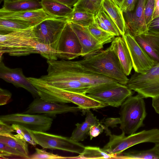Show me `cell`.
Returning a JSON list of instances; mask_svg holds the SVG:
<instances>
[{"label":"cell","instance_id":"obj_1","mask_svg":"<svg viewBox=\"0 0 159 159\" xmlns=\"http://www.w3.org/2000/svg\"><path fill=\"white\" fill-rule=\"evenodd\" d=\"M47 63L48 73L40 78L45 81L59 79L74 80L89 86L91 88L89 90L117 82L89 70L78 61L61 59L60 60H47Z\"/></svg>","mask_w":159,"mask_h":159},{"label":"cell","instance_id":"obj_2","mask_svg":"<svg viewBox=\"0 0 159 159\" xmlns=\"http://www.w3.org/2000/svg\"><path fill=\"white\" fill-rule=\"evenodd\" d=\"M89 70L126 85L129 80L118 59L110 46L83 57L78 61Z\"/></svg>","mask_w":159,"mask_h":159},{"label":"cell","instance_id":"obj_3","mask_svg":"<svg viewBox=\"0 0 159 159\" xmlns=\"http://www.w3.org/2000/svg\"><path fill=\"white\" fill-rule=\"evenodd\" d=\"M34 86L39 96L47 101L62 104L72 102L83 110L97 109L108 105L86 94L72 92L51 85L40 78L36 80Z\"/></svg>","mask_w":159,"mask_h":159},{"label":"cell","instance_id":"obj_4","mask_svg":"<svg viewBox=\"0 0 159 159\" xmlns=\"http://www.w3.org/2000/svg\"><path fill=\"white\" fill-rule=\"evenodd\" d=\"M4 53L17 57L37 53L47 60H57L59 52L49 46L38 42L32 31L17 37L5 46L0 48V56Z\"/></svg>","mask_w":159,"mask_h":159},{"label":"cell","instance_id":"obj_5","mask_svg":"<svg viewBox=\"0 0 159 159\" xmlns=\"http://www.w3.org/2000/svg\"><path fill=\"white\" fill-rule=\"evenodd\" d=\"M120 128L128 135L135 133L144 126L147 112L144 98L139 94L128 98L121 105Z\"/></svg>","mask_w":159,"mask_h":159},{"label":"cell","instance_id":"obj_6","mask_svg":"<svg viewBox=\"0 0 159 159\" xmlns=\"http://www.w3.org/2000/svg\"><path fill=\"white\" fill-rule=\"evenodd\" d=\"M122 132L120 135L111 134L108 142L102 149L108 154L116 156L121 154L127 148L143 143H159V129L143 130L128 136Z\"/></svg>","mask_w":159,"mask_h":159},{"label":"cell","instance_id":"obj_7","mask_svg":"<svg viewBox=\"0 0 159 159\" xmlns=\"http://www.w3.org/2000/svg\"><path fill=\"white\" fill-rule=\"evenodd\" d=\"M126 85L144 98L159 95V63L143 73L135 72Z\"/></svg>","mask_w":159,"mask_h":159},{"label":"cell","instance_id":"obj_8","mask_svg":"<svg viewBox=\"0 0 159 159\" xmlns=\"http://www.w3.org/2000/svg\"><path fill=\"white\" fill-rule=\"evenodd\" d=\"M133 93L126 85L116 82L89 90L86 94L108 106L118 107Z\"/></svg>","mask_w":159,"mask_h":159},{"label":"cell","instance_id":"obj_9","mask_svg":"<svg viewBox=\"0 0 159 159\" xmlns=\"http://www.w3.org/2000/svg\"><path fill=\"white\" fill-rule=\"evenodd\" d=\"M68 23L67 19L66 18L50 17L43 20L34 26L36 40L56 50L62 33Z\"/></svg>","mask_w":159,"mask_h":159},{"label":"cell","instance_id":"obj_10","mask_svg":"<svg viewBox=\"0 0 159 159\" xmlns=\"http://www.w3.org/2000/svg\"><path fill=\"white\" fill-rule=\"evenodd\" d=\"M30 130L37 144L43 149L58 150L80 154L85 148L83 144L73 140L70 137L45 132Z\"/></svg>","mask_w":159,"mask_h":159},{"label":"cell","instance_id":"obj_11","mask_svg":"<svg viewBox=\"0 0 159 159\" xmlns=\"http://www.w3.org/2000/svg\"><path fill=\"white\" fill-rule=\"evenodd\" d=\"M0 120L9 124H16L30 130L45 132L50 128L53 119L43 115L14 113L0 116Z\"/></svg>","mask_w":159,"mask_h":159},{"label":"cell","instance_id":"obj_12","mask_svg":"<svg viewBox=\"0 0 159 159\" xmlns=\"http://www.w3.org/2000/svg\"><path fill=\"white\" fill-rule=\"evenodd\" d=\"M83 110L80 107L44 100L39 97L35 98L23 113L42 114L48 117L68 112H75Z\"/></svg>","mask_w":159,"mask_h":159},{"label":"cell","instance_id":"obj_13","mask_svg":"<svg viewBox=\"0 0 159 159\" xmlns=\"http://www.w3.org/2000/svg\"><path fill=\"white\" fill-rule=\"evenodd\" d=\"M56 50L58 57L70 60L81 56L82 48L78 38L68 23L60 37Z\"/></svg>","mask_w":159,"mask_h":159},{"label":"cell","instance_id":"obj_14","mask_svg":"<svg viewBox=\"0 0 159 159\" xmlns=\"http://www.w3.org/2000/svg\"><path fill=\"white\" fill-rule=\"evenodd\" d=\"M122 37L129 51L135 72L143 73L156 64L136 42L128 29Z\"/></svg>","mask_w":159,"mask_h":159},{"label":"cell","instance_id":"obj_15","mask_svg":"<svg viewBox=\"0 0 159 159\" xmlns=\"http://www.w3.org/2000/svg\"><path fill=\"white\" fill-rule=\"evenodd\" d=\"M0 56V78L17 88H23L35 98L39 97L36 88L24 75L21 68H11L7 66Z\"/></svg>","mask_w":159,"mask_h":159},{"label":"cell","instance_id":"obj_16","mask_svg":"<svg viewBox=\"0 0 159 159\" xmlns=\"http://www.w3.org/2000/svg\"><path fill=\"white\" fill-rule=\"evenodd\" d=\"M146 0H137L133 12L124 13L127 29L133 36L148 31L144 16Z\"/></svg>","mask_w":159,"mask_h":159},{"label":"cell","instance_id":"obj_17","mask_svg":"<svg viewBox=\"0 0 159 159\" xmlns=\"http://www.w3.org/2000/svg\"><path fill=\"white\" fill-rule=\"evenodd\" d=\"M50 17L43 8L19 12H11L0 9V18L12 20L32 26Z\"/></svg>","mask_w":159,"mask_h":159},{"label":"cell","instance_id":"obj_18","mask_svg":"<svg viewBox=\"0 0 159 159\" xmlns=\"http://www.w3.org/2000/svg\"><path fill=\"white\" fill-rule=\"evenodd\" d=\"M68 23L77 35L81 45V56L84 57L102 49L103 45L92 35L88 27H83L72 22Z\"/></svg>","mask_w":159,"mask_h":159},{"label":"cell","instance_id":"obj_19","mask_svg":"<svg viewBox=\"0 0 159 159\" xmlns=\"http://www.w3.org/2000/svg\"><path fill=\"white\" fill-rule=\"evenodd\" d=\"M133 36L155 64L159 63V34L148 31Z\"/></svg>","mask_w":159,"mask_h":159},{"label":"cell","instance_id":"obj_20","mask_svg":"<svg viewBox=\"0 0 159 159\" xmlns=\"http://www.w3.org/2000/svg\"><path fill=\"white\" fill-rule=\"evenodd\" d=\"M110 46L117 57L124 72L126 76L129 75L133 68V63L124 39L120 36L115 38Z\"/></svg>","mask_w":159,"mask_h":159},{"label":"cell","instance_id":"obj_21","mask_svg":"<svg viewBox=\"0 0 159 159\" xmlns=\"http://www.w3.org/2000/svg\"><path fill=\"white\" fill-rule=\"evenodd\" d=\"M86 113L84 121L81 123L75 124L76 127L73 131L70 138L77 142L82 141L85 139L89 135L91 126L100 122L97 118L90 109L84 110Z\"/></svg>","mask_w":159,"mask_h":159},{"label":"cell","instance_id":"obj_22","mask_svg":"<svg viewBox=\"0 0 159 159\" xmlns=\"http://www.w3.org/2000/svg\"><path fill=\"white\" fill-rule=\"evenodd\" d=\"M102 6L116 24L121 36H123L127 28L122 10L112 0H103Z\"/></svg>","mask_w":159,"mask_h":159},{"label":"cell","instance_id":"obj_23","mask_svg":"<svg viewBox=\"0 0 159 159\" xmlns=\"http://www.w3.org/2000/svg\"><path fill=\"white\" fill-rule=\"evenodd\" d=\"M0 9L11 12H19L43 8L40 0H4Z\"/></svg>","mask_w":159,"mask_h":159},{"label":"cell","instance_id":"obj_24","mask_svg":"<svg viewBox=\"0 0 159 159\" xmlns=\"http://www.w3.org/2000/svg\"><path fill=\"white\" fill-rule=\"evenodd\" d=\"M43 10L50 17L67 18L73 9L54 0H40Z\"/></svg>","mask_w":159,"mask_h":159},{"label":"cell","instance_id":"obj_25","mask_svg":"<svg viewBox=\"0 0 159 159\" xmlns=\"http://www.w3.org/2000/svg\"><path fill=\"white\" fill-rule=\"evenodd\" d=\"M0 142L15 149L23 155L26 159H30L27 142L18 134H12L6 136L0 135Z\"/></svg>","mask_w":159,"mask_h":159},{"label":"cell","instance_id":"obj_26","mask_svg":"<svg viewBox=\"0 0 159 159\" xmlns=\"http://www.w3.org/2000/svg\"><path fill=\"white\" fill-rule=\"evenodd\" d=\"M95 16L93 14L86 11L73 10L67 19L68 22L83 27H88L95 23Z\"/></svg>","mask_w":159,"mask_h":159},{"label":"cell","instance_id":"obj_27","mask_svg":"<svg viewBox=\"0 0 159 159\" xmlns=\"http://www.w3.org/2000/svg\"><path fill=\"white\" fill-rule=\"evenodd\" d=\"M115 157L107 154L99 147L89 146H85L78 156L68 157V159H110L115 158Z\"/></svg>","mask_w":159,"mask_h":159},{"label":"cell","instance_id":"obj_28","mask_svg":"<svg viewBox=\"0 0 159 159\" xmlns=\"http://www.w3.org/2000/svg\"><path fill=\"white\" fill-rule=\"evenodd\" d=\"M116 159H159V154L152 148L144 150H133L116 155Z\"/></svg>","mask_w":159,"mask_h":159},{"label":"cell","instance_id":"obj_29","mask_svg":"<svg viewBox=\"0 0 159 159\" xmlns=\"http://www.w3.org/2000/svg\"><path fill=\"white\" fill-rule=\"evenodd\" d=\"M103 0H79L73 10L86 11L96 16L101 8Z\"/></svg>","mask_w":159,"mask_h":159},{"label":"cell","instance_id":"obj_30","mask_svg":"<svg viewBox=\"0 0 159 159\" xmlns=\"http://www.w3.org/2000/svg\"><path fill=\"white\" fill-rule=\"evenodd\" d=\"M31 26L29 25L12 20L0 18V34H7Z\"/></svg>","mask_w":159,"mask_h":159},{"label":"cell","instance_id":"obj_31","mask_svg":"<svg viewBox=\"0 0 159 159\" xmlns=\"http://www.w3.org/2000/svg\"><path fill=\"white\" fill-rule=\"evenodd\" d=\"M88 28L92 35L103 45L112 42L116 36L100 28L95 23Z\"/></svg>","mask_w":159,"mask_h":159},{"label":"cell","instance_id":"obj_32","mask_svg":"<svg viewBox=\"0 0 159 159\" xmlns=\"http://www.w3.org/2000/svg\"><path fill=\"white\" fill-rule=\"evenodd\" d=\"M96 16L101 19L116 36H121L120 31L116 24L108 14L103 10L102 6Z\"/></svg>","mask_w":159,"mask_h":159},{"label":"cell","instance_id":"obj_33","mask_svg":"<svg viewBox=\"0 0 159 159\" xmlns=\"http://www.w3.org/2000/svg\"><path fill=\"white\" fill-rule=\"evenodd\" d=\"M0 159H26L15 149L0 142Z\"/></svg>","mask_w":159,"mask_h":159},{"label":"cell","instance_id":"obj_34","mask_svg":"<svg viewBox=\"0 0 159 159\" xmlns=\"http://www.w3.org/2000/svg\"><path fill=\"white\" fill-rule=\"evenodd\" d=\"M35 152L30 156V159H68V157L59 156L57 154L47 152L38 148H35Z\"/></svg>","mask_w":159,"mask_h":159},{"label":"cell","instance_id":"obj_35","mask_svg":"<svg viewBox=\"0 0 159 159\" xmlns=\"http://www.w3.org/2000/svg\"><path fill=\"white\" fill-rule=\"evenodd\" d=\"M155 0H146L144 7V16L148 27L152 19L154 11Z\"/></svg>","mask_w":159,"mask_h":159},{"label":"cell","instance_id":"obj_36","mask_svg":"<svg viewBox=\"0 0 159 159\" xmlns=\"http://www.w3.org/2000/svg\"><path fill=\"white\" fill-rule=\"evenodd\" d=\"M104 130H105L107 135H108L111 133L108 128L101 124V122L92 125L90 128L89 132V135L90 136V139L92 140L93 138L98 136Z\"/></svg>","mask_w":159,"mask_h":159},{"label":"cell","instance_id":"obj_37","mask_svg":"<svg viewBox=\"0 0 159 159\" xmlns=\"http://www.w3.org/2000/svg\"><path fill=\"white\" fill-rule=\"evenodd\" d=\"M137 0H123L120 8L124 13L134 10Z\"/></svg>","mask_w":159,"mask_h":159},{"label":"cell","instance_id":"obj_38","mask_svg":"<svg viewBox=\"0 0 159 159\" xmlns=\"http://www.w3.org/2000/svg\"><path fill=\"white\" fill-rule=\"evenodd\" d=\"M15 131L11 125L0 120V135L6 136L12 134Z\"/></svg>","mask_w":159,"mask_h":159},{"label":"cell","instance_id":"obj_39","mask_svg":"<svg viewBox=\"0 0 159 159\" xmlns=\"http://www.w3.org/2000/svg\"><path fill=\"white\" fill-rule=\"evenodd\" d=\"M22 129L23 137L25 141L30 144L35 146L37 143L33 138L30 129L20 125Z\"/></svg>","mask_w":159,"mask_h":159},{"label":"cell","instance_id":"obj_40","mask_svg":"<svg viewBox=\"0 0 159 159\" xmlns=\"http://www.w3.org/2000/svg\"><path fill=\"white\" fill-rule=\"evenodd\" d=\"M11 93L9 91L0 89V105L2 106L7 104L11 97Z\"/></svg>","mask_w":159,"mask_h":159},{"label":"cell","instance_id":"obj_41","mask_svg":"<svg viewBox=\"0 0 159 159\" xmlns=\"http://www.w3.org/2000/svg\"><path fill=\"white\" fill-rule=\"evenodd\" d=\"M106 127H110L112 128L116 127L117 125L120 124V118H108L102 122Z\"/></svg>","mask_w":159,"mask_h":159},{"label":"cell","instance_id":"obj_42","mask_svg":"<svg viewBox=\"0 0 159 159\" xmlns=\"http://www.w3.org/2000/svg\"><path fill=\"white\" fill-rule=\"evenodd\" d=\"M148 31L159 34V16L151 21L148 27Z\"/></svg>","mask_w":159,"mask_h":159},{"label":"cell","instance_id":"obj_43","mask_svg":"<svg viewBox=\"0 0 159 159\" xmlns=\"http://www.w3.org/2000/svg\"><path fill=\"white\" fill-rule=\"evenodd\" d=\"M95 23L100 28L113 34L110 29L97 16H95Z\"/></svg>","mask_w":159,"mask_h":159},{"label":"cell","instance_id":"obj_44","mask_svg":"<svg viewBox=\"0 0 159 159\" xmlns=\"http://www.w3.org/2000/svg\"><path fill=\"white\" fill-rule=\"evenodd\" d=\"M63 4L68 7H71L76 3L79 0H54Z\"/></svg>","mask_w":159,"mask_h":159},{"label":"cell","instance_id":"obj_45","mask_svg":"<svg viewBox=\"0 0 159 159\" xmlns=\"http://www.w3.org/2000/svg\"><path fill=\"white\" fill-rule=\"evenodd\" d=\"M152 105L156 112L159 114V95L152 98Z\"/></svg>","mask_w":159,"mask_h":159},{"label":"cell","instance_id":"obj_46","mask_svg":"<svg viewBox=\"0 0 159 159\" xmlns=\"http://www.w3.org/2000/svg\"><path fill=\"white\" fill-rule=\"evenodd\" d=\"M159 16V0H155L154 9L152 16V19Z\"/></svg>","mask_w":159,"mask_h":159},{"label":"cell","instance_id":"obj_47","mask_svg":"<svg viewBox=\"0 0 159 159\" xmlns=\"http://www.w3.org/2000/svg\"><path fill=\"white\" fill-rule=\"evenodd\" d=\"M119 7L121 8L123 0H112Z\"/></svg>","mask_w":159,"mask_h":159},{"label":"cell","instance_id":"obj_48","mask_svg":"<svg viewBox=\"0 0 159 159\" xmlns=\"http://www.w3.org/2000/svg\"><path fill=\"white\" fill-rule=\"evenodd\" d=\"M152 148L155 152L159 154V143L155 144Z\"/></svg>","mask_w":159,"mask_h":159},{"label":"cell","instance_id":"obj_49","mask_svg":"<svg viewBox=\"0 0 159 159\" xmlns=\"http://www.w3.org/2000/svg\"><path fill=\"white\" fill-rule=\"evenodd\" d=\"M4 1V0H0V3H1L2 2Z\"/></svg>","mask_w":159,"mask_h":159},{"label":"cell","instance_id":"obj_50","mask_svg":"<svg viewBox=\"0 0 159 159\" xmlns=\"http://www.w3.org/2000/svg\"><path fill=\"white\" fill-rule=\"evenodd\" d=\"M14 0V1H15V0Z\"/></svg>","mask_w":159,"mask_h":159}]
</instances>
